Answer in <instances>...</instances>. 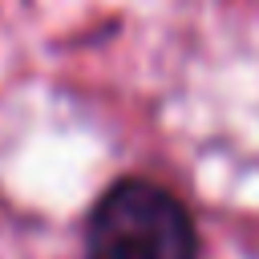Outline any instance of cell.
<instances>
[{"label": "cell", "mask_w": 259, "mask_h": 259, "mask_svg": "<svg viewBox=\"0 0 259 259\" xmlns=\"http://www.w3.org/2000/svg\"><path fill=\"white\" fill-rule=\"evenodd\" d=\"M89 259H194L198 235L190 210L158 182L125 178L101 194L89 214Z\"/></svg>", "instance_id": "cell-1"}]
</instances>
